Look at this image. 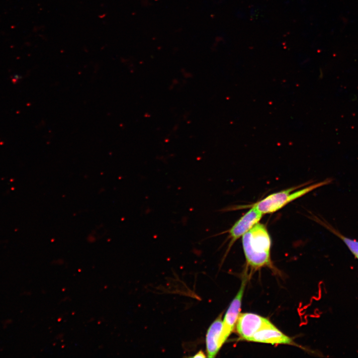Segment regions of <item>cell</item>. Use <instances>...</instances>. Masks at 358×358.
I'll list each match as a JSON object with an SVG mask.
<instances>
[{
  "label": "cell",
  "mask_w": 358,
  "mask_h": 358,
  "mask_svg": "<svg viewBox=\"0 0 358 358\" xmlns=\"http://www.w3.org/2000/svg\"><path fill=\"white\" fill-rule=\"evenodd\" d=\"M248 265L254 269L271 265V238L267 227L258 222L242 236Z\"/></svg>",
  "instance_id": "obj_1"
},
{
  "label": "cell",
  "mask_w": 358,
  "mask_h": 358,
  "mask_svg": "<svg viewBox=\"0 0 358 358\" xmlns=\"http://www.w3.org/2000/svg\"><path fill=\"white\" fill-rule=\"evenodd\" d=\"M331 179H327L323 181L304 186L298 189V188L304 185L291 187L290 188L270 194L263 199L246 206H238L231 207V209L235 210L246 206H254L263 215L272 213L280 210L281 208L316 188L329 184Z\"/></svg>",
  "instance_id": "obj_2"
},
{
  "label": "cell",
  "mask_w": 358,
  "mask_h": 358,
  "mask_svg": "<svg viewBox=\"0 0 358 358\" xmlns=\"http://www.w3.org/2000/svg\"><path fill=\"white\" fill-rule=\"evenodd\" d=\"M247 207H250V209L240 217L230 229L226 231L229 233L228 238L230 240L228 251L238 239L259 222L263 215L254 206H246L241 208Z\"/></svg>",
  "instance_id": "obj_3"
},
{
  "label": "cell",
  "mask_w": 358,
  "mask_h": 358,
  "mask_svg": "<svg viewBox=\"0 0 358 358\" xmlns=\"http://www.w3.org/2000/svg\"><path fill=\"white\" fill-rule=\"evenodd\" d=\"M270 323L268 319L257 314L240 313L236 324V331L240 339L249 341L254 334Z\"/></svg>",
  "instance_id": "obj_4"
},
{
  "label": "cell",
  "mask_w": 358,
  "mask_h": 358,
  "mask_svg": "<svg viewBox=\"0 0 358 358\" xmlns=\"http://www.w3.org/2000/svg\"><path fill=\"white\" fill-rule=\"evenodd\" d=\"M246 278L243 279L241 287L232 301L223 320L222 339L223 344L234 329L240 314L242 298L245 288Z\"/></svg>",
  "instance_id": "obj_5"
},
{
  "label": "cell",
  "mask_w": 358,
  "mask_h": 358,
  "mask_svg": "<svg viewBox=\"0 0 358 358\" xmlns=\"http://www.w3.org/2000/svg\"><path fill=\"white\" fill-rule=\"evenodd\" d=\"M249 341L272 345H294V342L290 337L283 333L271 323L258 331Z\"/></svg>",
  "instance_id": "obj_6"
},
{
  "label": "cell",
  "mask_w": 358,
  "mask_h": 358,
  "mask_svg": "<svg viewBox=\"0 0 358 358\" xmlns=\"http://www.w3.org/2000/svg\"><path fill=\"white\" fill-rule=\"evenodd\" d=\"M223 320L220 315L209 326L206 335V348L208 358H214L224 344L222 334Z\"/></svg>",
  "instance_id": "obj_7"
},
{
  "label": "cell",
  "mask_w": 358,
  "mask_h": 358,
  "mask_svg": "<svg viewBox=\"0 0 358 358\" xmlns=\"http://www.w3.org/2000/svg\"><path fill=\"white\" fill-rule=\"evenodd\" d=\"M320 223L335 235L340 238L346 245L350 251L358 260V241L344 236L338 230L326 221H320Z\"/></svg>",
  "instance_id": "obj_8"
},
{
  "label": "cell",
  "mask_w": 358,
  "mask_h": 358,
  "mask_svg": "<svg viewBox=\"0 0 358 358\" xmlns=\"http://www.w3.org/2000/svg\"><path fill=\"white\" fill-rule=\"evenodd\" d=\"M192 357H193V358H205V357H206V356L205 355V354L202 351H200L198 352H197Z\"/></svg>",
  "instance_id": "obj_9"
}]
</instances>
